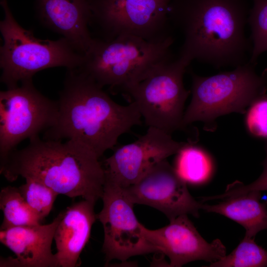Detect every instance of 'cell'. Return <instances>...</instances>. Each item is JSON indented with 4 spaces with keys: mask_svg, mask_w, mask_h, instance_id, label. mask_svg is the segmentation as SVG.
Instances as JSON below:
<instances>
[{
    "mask_svg": "<svg viewBox=\"0 0 267 267\" xmlns=\"http://www.w3.org/2000/svg\"><path fill=\"white\" fill-rule=\"evenodd\" d=\"M57 102L56 122L46 130L44 139L75 140L99 158L116 146L121 135L141 124L134 102L127 105L116 103L78 67L67 69Z\"/></svg>",
    "mask_w": 267,
    "mask_h": 267,
    "instance_id": "1",
    "label": "cell"
},
{
    "mask_svg": "<svg viewBox=\"0 0 267 267\" xmlns=\"http://www.w3.org/2000/svg\"><path fill=\"white\" fill-rule=\"evenodd\" d=\"M249 11L244 0H173L169 19L183 36L179 54L217 68L246 63Z\"/></svg>",
    "mask_w": 267,
    "mask_h": 267,
    "instance_id": "2",
    "label": "cell"
},
{
    "mask_svg": "<svg viewBox=\"0 0 267 267\" xmlns=\"http://www.w3.org/2000/svg\"><path fill=\"white\" fill-rule=\"evenodd\" d=\"M99 157L85 144L72 139H30L13 150L0 167V174L12 182L19 177L38 180L58 194L81 197L95 202L101 198L105 181Z\"/></svg>",
    "mask_w": 267,
    "mask_h": 267,
    "instance_id": "3",
    "label": "cell"
},
{
    "mask_svg": "<svg viewBox=\"0 0 267 267\" xmlns=\"http://www.w3.org/2000/svg\"><path fill=\"white\" fill-rule=\"evenodd\" d=\"M174 41L172 36L156 42L131 35L93 38L78 68L102 88L125 91L175 58Z\"/></svg>",
    "mask_w": 267,
    "mask_h": 267,
    "instance_id": "4",
    "label": "cell"
},
{
    "mask_svg": "<svg viewBox=\"0 0 267 267\" xmlns=\"http://www.w3.org/2000/svg\"><path fill=\"white\" fill-rule=\"evenodd\" d=\"M4 17L0 22L3 44L0 48V82L7 89L32 80L37 72L49 68L80 67L84 54L65 38L58 40H41L32 31L16 21L7 0H0Z\"/></svg>",
    "mask_w": 267,
    "mask_h": 267,
    "instance_id": "5",
    "label": "cell"
},
{
    "mask_svg": "<svg viewBox=\"0 0 267 267\" xmlns=\"http://www.w3.org/2000/svg\"><path fill=\"white\" fill-rule=\"evenodd\" d=\"M256 65L249 61L209 77L191 73L192 98L184 112V128L193 122L201 121L206 128L213 130V122L220 116L238 112L266 96L267 69L261 74L256 73Z\"/></svg>",
    "mask_w": 267,
    "mask_h": 267,
    "instance_id": "6",
    "label": "cell"
},
{
    "mask_svg": "<svg viewBox=\"0 0 267 267\" xmlns=\"http://www.w3.org/2000/svg\"><path fill=\"white\" fill-rule=\"evenodd\" d=\"M190 62L179 54L124 91L136 104L148 127L170 134L184 129V107L190 91L185 89L183 77Z\"/></svg>",
    "mask_w": 267,
    "mask_h": 267,
    "instance_id": "7",
    "label": "cell"
},
{
    "mask_svg": "<svg viewBox=\"0 0 267 267\" xmlns=\"http://www.w3.org/2000/svg\"><path fill=\"white\" fill-rule=\"evenodd\" d=\"M0 92V166L23 140L38 136L55 124L58 104L45 97L32 80Z\"/></svg>",
    "mask_w": 267,
    "mask_h": 267,
    "instance_id": "8",
    "label": "cell"
},
{
    "mask_svg": "<svg viewBox=\"0 0 267 267\" xmlns=\"http://www.w3.org/2000/svg\"><path fill=\"white\" fill-rule=\"evenodd\" d=\"M172 0H89V25L97 26L105 40L122 35L164 40L172 36L169 12Z\"/></svg>",
    "mask_w": 267,
    "mask_h": 267,
    "instance_id": "9",
    "label": "cell"
},
{
    "mask_svg": "<svg viewBox=\"0 0 267 267\" xmlns=\"http://www.w3.org/2000/svg\"><path fill=\"white\" fill-rule=\"evenodd\" d=\"M101 198L103 208L96 218L103 227L102 251L107 264L114 259L124 262L133 256L159 252L145 237L134 204L122 188L105 181Z\"/></svg>",
    "mask_w": 267,
    "mask_h": 267,
    "instance_id": "10",
    "label": "cell"
},
{
    "mask_svg": "<svg viewBox=\"0 0 267 267\" xmlns=\"http://www.w3.org/2000/svg\"><path fill=\"white\" fill-rule=\"evenodd\" d=\"M186 143L178 142L171 134L149 127L144 134L119 147L104 160L105 181L123 188L129 187L156 164L177 154Z\"/></svg>",
    "mask_w": 267,
    "mask_h": 267,
    "instance_id": "11",
    "label": "cell"
},
{
    "mask_svg": "<svg viewBox=\"0 0 267 267\" xmlns=\"http://www.w3.org/2000/svg\"><path fill=\"white\" fill-rule=\"evenodd\" d=\"M123 189L134 204L154 208L170 221L182 215L198 218L203 204L191 196L186 182L167 159L156 164L136 183Z\"/></svg>",
    "mask_w": 267,
    "mask_h": 267,
    "instance_id": "12",
    "label": "cell"
},
{
    "mask_svg": "<svg viewBox=\"0 0 267 267\" xmlns=\"http://www.w3.org/2000/svg\"><path fill=\"white\" fill-rule=\"evenodd\" d=\"M143 232L148 241L168 257L169 267H180L199 260L211 263L226 255L222 241L218 239L211 243L205 240L187 215H180L159 229L151 230L144 226Z\"/></svg>",
    "mask_w": 267,
    "mask_h": 267,
    "instance_id": "13",
    "label": "cell"
},
{
    "mask_svg": "<svg viewBox=\"0 0 267 267\" xmlns=\"http://www.w3.org/2000/svg\"><path fill=\"white\" fill-rule=\"evenodd\" d=\"M64 212L47 224L0 230V242L11 250L16 258H1L0 267H58L55 254L51 251V244Z\"/></svg>",
    "mask_w": 267,
    "mask_h": 267,
    "instance_id": "14",
    "label": "cell"
},
{
    "mask_svg": "<svg viewBox=\"0 0 267 267\" xmlns=\"http://www.w3.org/2000/svg\"><path fill=\"white\" fill-rule=\"evenodd\" d=\"M36 3L41 22L84 55L93 39L88 28L89 0H37Z\"/></svg>",
    "mask_w": 267,
    "mask_h": 267,
    "instance_id": "15",
    "label": "cell"
},
{
    "mask_svg": "<svg viewBox=\"0 0 267 267\" xmlns=\"http://www.w3.org/2000/svg\"><path fill=\"white\" fill-rule=\"evenodd\" d=\"M95 203L83 200L64 210L54 233L58 267L80 265V256L88 243L96 218Z\"/></svg>",
    "mask_w": 267,
    "mask_h": 267,
    "instance_id": "16",
    "label": "cell"
},
{
    "mask_svg": "<svg viewBox=\"0 0 267 267\" xmlns=\"http://www.w3.org/2000/svg\"><path fill=\"white\" fill-rule=\"evenodd\" d=\"M261 198V191L252 190L217 204L203 203L201 209L235 221L245 228L244 237L255 239L259 232L267 230V201L262 202Z\"/></svg>",
    "mask_w": 267,
    "mask_h": 267,
    "instance_id": "17",
    "label": "cell"
},
{
    "mask_svg": "<svg viewBox=\"0 0 267 267\" xmlns=\"http://www.w3.org/2000/svg\"><path fill=\"white\" fill-rule=\"evenodd\" d=\"M0 208L4 216L0 230L37 225L42 221L27 203L18 187L8 186L1 188Z\"/></svg>",
    "mask_w": 267,
    "mask_h": 267,
    "instance_id": "18",
    "label": "cell"
},
{
    "mask_svg": "<svg viewBox=\"0 0 267 267\" xmlns=\"http://www.w3.org/2000/svg\"><path fill=\"white\" fill-rule=\"evenodd\" d=\"M177 154L175 168L186 182L201 183L209 178L213 170L211 159L193 142H187Z\"/></svg>",
    "mask_w": 267,
    "mask_h": 267,
    "instance_id": "19",
    "label": "cell"
},
{
    "mask_svg": "<svg viewBox=\"0 0 267 267\" xmlns=\"http://www.w3.org/2000/svg\"><path fill=\"white\" fill-rule=\"evenodd\" d=\"M267 251L258 245L254 238L244 237L229 255L211 263L210 267H265Z\"/></svg>",
    "mask_w": 267,
    "mask_h": 267,
    "instance_id": "20",
    "label": "cell"
},
{
    "mask_svg": "<svg viewBox=\"0 0 267 267\" xmlns=\"http://www.w3.org/2000/svg\"><path fill=\"white\" fill-rule=\"evenodd\" d=\"M247 22L253 43L249 61L256 65L259 56L267 51V0H253Z\"/></svg>",
    "mask_w": 267,
    "mask_h": 267,
    "instance_id": "21",
    "label": "cell"
},
{
    "mask_svg": "<svg viewBox=\"0 0 267 267\" xmlns=\"http://www.w3.org/2000/svg\"><path fill=\"white\" fill-rule=\"evenodd\" d=\"M26 182L18 188L30 207L42 220L50 212L58 195L43 182L30 178H25Z\"/></svg>",
    "mask_w": 267,
    "mask_h": 267,
    "instance_id": "22",
    "label": "cell"
},
{
    "mask_svg": "<svg viewBox=\"0 0 267 267\" xmlns=\"http://www.w3.org/2000/svg\"><path fill=\"white\" fill-rule=\"evenodd\" d=\"M266 157L262 163L263 171L261 176L254 181L244 184L242 182L236 181L228 185L225 191L221 194L207 197L209 201L214 200H223L244 194L252 190H267V140L265 144Z\"/></svg>",
    "mask_w": 267,
    "mask_h": 267,
    "instance_id": "23",
    "label": "cell"
},
{
    "mask_svg": "<svg viewBox=\"0 0 267 267\" xmlns=\"http://www.w3.org/2000/svg\"><path fill=\"white\" fill-rule=\"evenodd\" d=\"M246 124L253 135L267 139V95L250 106Z\"/></svg>",
    "mask_w": 267,
    "mask_h": 267,
    "instance_id": "24",
    "label": "cell"
}]
</instances>
